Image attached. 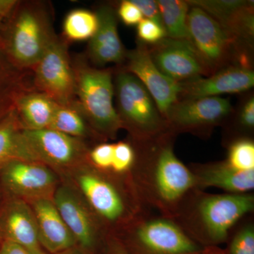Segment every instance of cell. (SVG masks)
<instances>
[{
  "label": "cell",
  "mask_w": 254,
  "mask_h": 254,
  "mask_svg": "<svg viewBox=\"0 0 254 254\" xmlns=\"http://www.w3.org/2000/svg\"><path fill=\"white\" fill-rule=\"evenodd\" d=\"M6 19L0 47L16 68L32 71L58 36L53 24V7L46 1H18Z\"/></svg>",
  "instance_id": "cell-1"
},
{
  "label": "cell",
  "mask_w": 254,
  "mask_h": 254,
  "mask_svg": "<svg viewBox=\"0 0 254 254\" xmlns=\"http://www.w3.org/2000/svg\"><path fill=\"white\" fill-rule=\"evenodd\" d=\"M71 62L78 108L96 133L115 138L123 127L114 103V71L95 67L84 55H76Z\"/></svg>",
  "instance_id": "cell-2"
},
{
  "label": "cell",
  "mask_w": 254,
  "mask_h": 254,
  "mask_svg": "<svg viewBox=\"0 0 254 254\" xmlns=\"http://www.w3.org/2000/svg\"><path fill=\"white\" fill-rule=\"evenodd\" d=\"M113 81L115 109L123 128L143 143L173 133L153 97L136 76L118 66Z\"/></svg>",
  "instance_id": "cell-3"
},
{
  "label": "cell",
  "mask_w": 254,
  "mask_h": 254,
  "mask_svg": "<svg viewBox=\"0 0 254 254\" xmlns=\"http://www.w3.org/2000/svg\"><path fill=\"white\" fill-rule=\"evenodd\" d=\"M187 28L190 41L210 76L231 65L252 67L253 46L237 41L198 6L190 5Z\"/></svg>",
  "instance_id": "cell-4"
},
{
  "label": "cell",
  "mask_w": 254,
  "mask_h": 254,
  "mask_svg": "<svg viewBox=\"0 0 254 254\" xmlns=\"http://www.w3.org/2000/svg\"><path fill=\"white\" fill-rule=\"evenodd\" d=\"M68 44L63 36L57 37L32 70L35 89L62 106L76 103L74 73Z\"/></svg>",
  "instance_id": "cell-5"
},
{
  "label": "cell",
  "mask_w": 254,
  "mask_h": 254,
  "mask_svg": "<svg viewBox=\"0 0 254 254\" xmlns=\"http://www.w3.org/2000/svg\"><path fill=\"white\" fill-rule=\"evenodd\" d=\"M168 134L155 140L150 155L152 189L159 201L167 206L178 203L195 187L194 174L177 158Z\"/></svg>",
  "instance_id": "cell-6"
},
{
  "label": "cell",
  "mask_w": 254,
  "mask_h": 254,
  "mask_svg": "<svg viewBox=\"0 0 254 254\" xmlns=\"http://www.w3.org/2000/svg\"><path fill=\"white\" fill-rule=\"evenodd\" d=\"M254 197L250 193L208 195L198 205V215L209 242H225L229 232L241 218L253 211Z\"/></svg>",
  "instance_id": "cell-7"
},
{
  "label": "cell",
  "mask_w": 254,
  "mask_h": 254,
  "mask_svg": "<svg viewBox=\"0 0 254 254\" xmlns=\"http://www.w3.org/2000/svg\"><path fill=\"white\" fill-rule=\"evenodd\" d=\"M230 100L220 96L180 98L169 110L170 131L200 132L218 126L232 113Z\"/></svg>",
  "instance_id": "cell-8"
},
{
  "label": "cell",
  "mask_w": 254,
  "mask_h": 254,
  "mask_svg": "<svg viewBox=\"0 0 254 254\" xmlns=\"http://www.w3.org/2000/svg\"><path fill=\"white\" fill-rule=\"evenodd\" d=\"M125 248L130 254H192L203 250L166 219L142 223L137 227L130 247Z\"/></svg>",
  "instance_id": "cell-9"
},
{
  "label": "cell",
  "mask_w": 254,
  "mask_h": 254,
  "mask_svg": "<svg viewBox=\"0 0 254 254\" xmlns=\"http://www.w3.org/2000/svg\"><path fill=\"white\" fill-rule=\"evenodd\" d=\"M147 46L152 61L159 71L177 83L210 76L188 40L165 37L156 44Z\"/></svg>",
  "instance_id": "cell-10"
},
{
  "label": "cell",
  "mask_w": 254,
  "mask_h": 254,
  "mask_svg": "<svg viewBox=\"0 0 254 254\" xmlns=\"http://www.w3.org/2000/svg\"><path fill=\"white\" fill-rule=\"evenodd\" d=\"M120 67L131 73L143 83L166 119L169 110L179 100L180 83L159 71L152 61L148 46L138 42L134 49L127 50L126 59Z\"/></svg>",
  "instance_id": "cell-11"
},
{
  "label": "cell",
  "mask_w": 254,
  "mask_h": 254,
  "mask_svg": "<svg viewBox=\"0 0 254 254\" xmlns=\"http://www.w3.org/2000/svg\"><path fill=\"white\" fill-rule=\"evenodd\" d=\"M23 135L35 163L67 166L86 155V146L80 138L55 130L23 129Z\"/></svg>",
  "instance_id": "cell-12"
},
{
  "label": "cell",
  "mask_w": 254,
  "mask_h": 254,
  "mask_svg": "<svg viewBox=\"0 0 254 254\" xmlns=\"http://www.w3.org/2000/svg\"><path fill=\"white\" fill-rule=\"evenodd\" d=\"M95 13L98 20V28L88 43L87 59L95 67L102 68L108 64L122 66L127 50L119 36L116 8L111 3H103Z\"/></svg>",
  "instance_id": "cell-13"
},
{
  "label": "cell",
  "mask_w": 254,
  "mask_h": 254,
  "mask_svg": "<svg viewBox=\"0 0 254 254\" xmlns=\"http://www.w3.org/2000/svg\"><path fill=\"white\" fill-rule=\"evenodd\" d=\"M213 18L237 41L253 46L254 4L245 0H187Z\"/></svg>",
  "instance_id": "cell-14"
},
{
  "label": "cell",
  "mask_w": 254,
  "mask_h": 254,
  "mask_svg": "<svg viewBox=\"0 0 254 254\" xmlns=\"http://www.w3.org/2000/svg\"><path fill=\"white\" fill-rule=\"evenodd\" d=\"M254 86L252 68L231 65L211 76L198 77L180 83V98H203L248 91Z\"/></svg>",
  "instance_id": "cell-15"
},
{
  "label": "cell",
  "mask_w": 254,
  "mask_h": 254,
  "mask_svg": "<svg viewBox=\"0 0 254 254\" xmlns=\"http://www.w3.org/2000/svg\"><path fill=\"white\" fill-rule=\"evenodd\" d=\"M41 247L51 254H58L76 247V240L60 216L54 202L46 197L33 201Z\"/></svg>",
  "instance_id": "cell-16"
},
{
  "label": "cell",
  "mask_w": 254,
  "mask_h": 254,
  "mask_svg": "<svg viewBox=\"0 0 254 254\" xmlns=\"http://www.w3.org/2000/svg\"><path fill=\"white\" fill-rule=\"evenodd\" d=\"M53 202L78 247L86 254H95L98 241L94 226L78 198L68 189L60 187L55 193Z\"/></svg>",
  "instance_id": "cell-17"
},
{
  "label": "cell",
  "mask_w": 254,
  "mask_h": 254,
  "mask_svg": "<svg viewBox=\"0 0 254 254\" xmlns=\"http://www.w3.org/2000/svg\"><path fill=\"white\" fill-rule=\"evenodd\" d=\"M5 185L16 194L43 197L56 182L54 174L44 164L15 160L6 164Z\"/></svg>",
  "instance_id": "cell-18"
},
{
  "label": "cell",
  "mask_w": 254,
  "mask_h": 254,
  "mask_svg": "<svg viewBox=\"0 0 254 254\" xmlns=\"http://www.w3.org/2000/svg\"><path fill=\"white\" fill-rule=\"evenodd\" d=\"M78 182L92 208L100 216L111 222L123 216L125 202L111 183L93 173L82 174L78 177Z\"/></svg>",
  "instance_id": "cell-19"
},
{
  "label": "cell",
  "mask_w": 254,
  "mask_h": 254,
  "mask_svg": "<svg viewBox=\"0 0 254 254\" xmlns=\"http://www.w3.org/2000/svg\"><path fill=\"white\" fill-rule=\"evenodd\" d=\"M193 173L195 187H215L228 193H249L254 189V170L239 171L230 167L225 160L200 165Z\"/></svg>",
  "instance_id": "cell-20"
},
{
  "label": "cell",
  "mask_w": 254,
  "mask_h": 254,
  "mask_svg": "<svg viewBox=\"0 0 254 254\" xmlns=\"http://www.w3.org/2000/svg\"><path fill=\"white\" fill-rule=\"evenodd\" d=\"M5 240L21 246L29 252L41 248L36 217L23 202H15L5 214L4 221Z\"/></svg>",
  "instance_id": "cell-21"
},
{
  "label": "cell",
  "mask_w": 254,
  "mask_h": 254,
  "mask_svg": "<svg viewBox=\"0 0 254 254\" xmlns=\"http://www.w3.org/2000/svg\"><path fill=\"white\" fill-rule=\"evenodd\" d=\"M58 104L34 88L18 98L15 110L23 129L40 130L49 127Z\"/></svg>",
  "instance_id": "cell-22"
},
{
  "label": "cell",
  "mask_w": 254,
  "mask_h": 254,
  "mask_svg": "<svg viewBox=\"0 0 254 254\" xmlns=\"http://www.w3.org/2000/svg\"><path fill=\"white\" fill-rule=\"evenodd\" d=\"M23 129L15 109L0 122V164L15 160L35 163Z\"/></svg>",
  "instance_id": "cell-23"
},
{
  "label": "cell",
  "mask_w": 254,
  "mask_h": 254,
  "mask_svg": "<svg viewBox=\"0 0 254 254\" xmlns=\"http://www.w3.org/2000/svg\"><path fill=\"white\" fill-rule=\"evenodd\" d=\"M157 3L166 37L190 41L187 28L190 9L188 2L183 0H158Z\"/></svg>",
  "instance_id": "cell-24"
},
{
  "label": "cell",
  "mask_w": 254,
  "mask_h": 254,
  "mask_svg": "<svg viewBox=\"0 0 254 254\" xmlns=\"http://www.w3.org/2000/svg\"><path fill=\"white\" fill-rule=\"evenodd\" d=\"M89 127L76 102L71 106L58 105L48 128L81 139L89 134Z\"/></svg>",
  "instance_id": "cell-25"
},
{
  "label": "cell",
  "mask_w": 254,
  "mask_h": 254,
  "mask_svg": "<svg viewBox=\"0 0 254 254\" xmlns=\"http://www.w3.org/2000/svg\"><path fill=\"white\" fill-rule=\"evenodd\" d=\"M95 12L84 9H73L66 15L63 23V37L69 41H89L98 28Z\"/></svg>",
  "instance_id": "cell-26"
},
{
  "label": "cell",
  "mask_w": 254,
  "mask_h": 254,
  "mask_svg": "<svg viewBox=\"0 0 254 254\" xmlns=\"http://www.w3.org/2000/svg\"><path fill=\"white\" fill-rule=\"evenodd\" d=\"M227 163L235 170L242 172L254 170V143L249 138H240L234 141L228 150Z\"/></svg>",
  "instance_id": "cell-27"
},
{
  "label": "cell",
  "mask_w": 254,
  "mask_h": 254,
  "mask_svg": "<svg viewBox=\"0 0 254 254\" xmlns=\"http://www.w3.org/2000/svg\"><path fill=\"white\" fill-rule=\"evenodd\" d=\"M136 160V153L133 146L127 142L114 143L113 159L111 169L115 173H123L133 166Z\"/></svg>",
  "instance_id": "cell-28"
},
{
  "label": "cell",
  "mask_w": 254,
  "mask_h": 254,
  "mask_svg": "<svg viewBox=\"0 0 254 254\" xmlns=\"http://www.w3.org/2000/svg\"><path fill=\"white\" fill-rule=\"evenodd\" d=\"M136 30L138 42L146 46L156 44L166 37L163 26L147 18H143L140 21Z\"/></svg>",
  "instance_id": "cell-29"
},
{
  "label": "cell",
  "mask_w": 254,
  "mask_h": 254,
  "mask_svg": "<svg viewBox=\"0 0 254 254\" xmlns=\"http://www.w3.org/2000/svg\"><path fill=\"white\" fill-rule=\"evenodd\" d=\"M227 254H254L253 225H247L237 232L232 239Z\"/></svg>",
  "instance_id": "cell-30"
},
{
  "label": "cell",
  "mask_w": 254,
  "mask_h": 254,
  "mask_svg": "<svg viewBox=\"0 0 254 254\" xmlns=\"http://www.w3.org/2000/svg\"><path fill=\"white\" fill-rule=\"evenodd\" d=\"M114 143H101L89 153L92 163L98 168L111 169L113 159Z\"/></svg>",
  "instance_id": "cell-31"
},
{
  "label": "cell",
  "mask_w": 254,
  "mask_h": 254,
  "mask_svg": "<svg viewBox=\"0 0 254 254\" xmlns=\"http://www.w3.org/2000/svg\"><path fill=\"white\" fill-rule=\"evenodd\" d=\"M117 14L125 25L128 26H136L143 19V15L131 0H123L119 4Z\"/></svg>",
  "instance_id": "cell-32"
},
{
  "label": "cell",
  "mask_w": 254,
  "mask_h": 254,
  "mask_svg": "<svg viewBox=\"0 0 254 254\" xmlns=\"http://www.w3.org/2000/svg\"><path fill=\"white\" fill-rule=\"evenodd\" d=\"M239 123L246 130L253 129L254 127V98L249 95L244 100L239 110Z\"/></svg>",
  "instance_id": "cell-33"
},
{
  "label": "cell",
  "mask_w": 254,
  "mask_h": 254,
  "mask_svg": "<svg viewBox=\"0 0 254 254\" xmlns=\"http://www.w3.org/2000/svg\"><path fill=\"white\" fill-rule=\"evenodd\" d=\"M131 1L141 11L142 15L145 17L144 18L154 21L163 26L157 1H154V0H131Z\"/></svg>",
  "instance_id": "cell-34"
},
{
  "label": "cell",
  "mask_w": 254,
  "mask_h": 254,
  "mask_svg": "<svg viewBox=\"0 0 254 254\" xmlns=\"http://www.w3.org/2000/svg\"><path fill=\"white\" fill-rule=\"evenodd\" d=\"M0 254H31V252L13 242L4 241L0 245Z\"/></svg>",
  "instance_id": "cell-35"
},
{
  "label": "cell",
  "mask_w": 254,
  "mask_h": 254,
  "mask_svg": "<svg viewBox=\"0 0 254 254\" xmlns=\"http://www.w3.org/2000/svg\"><path fill=\"white\" fill-rule=\"evenodd\" d=\"M17 0H0V18L9 17L17 5Z\"/></svg>",
  "instance_id": "cell-36"
},
{
  "label": "cell",
  "mask_w": 254,
  "mask_h": 254,
  "mask_svg": "<svg viewBox=\"0 0 254 254\" xmlns=\"http://www.w3.org/2000/svg\"><path fill=\"white\" fill-rule=\"evenodd\" d=\"M104 254H130L123 244L116 241H112L105 247Z\"/></svg>",
  "instance_id": "cell-37"
},
{
  "label": "cell",
  "mask_w": 254,
  "mask_h": 254,
  "mask_svg": "<svg viewBox=\"0 0 254 254\" xmlns=\"http://www.w3.org/2000/svg\"><path fill=\"white\" fill-rule=\"evenodd\" d=\"M192 254H227L226 252L223 251L219 250L218 249H203L200 252Z\"/></svg>",
  "instance_id": "cell-38"
},
{
  "label": "cell",
  "mask_w": 254,
  "mask_h": 254,
  "mask_svg": "<svg viewBox=\"0 0 254 254\" xmlns=\"http://www.w3.org/2000/svg\"><path fill=\"white\" fill-rule=\"evenodd\" d=\"M58 254H88L86 252H83V250H81L79 247H73V248L70 249L64 252H61V253Z\"/></svg>",
  "instance_id": "cell-39"
},
{
  "label": "cell",
  "mask_w": 254,
  "mask_h": 254,
  "mask_svg": "<svg viewBox=\"0 0 254 254\" xmlns=\"http://www.w3.org/2000/svg\"><path fill=\"white\" fill-rule=\"evenodd\" d=\"M31 254H48L46 252H45L44 251L42 250L41 248L37 249V250H35L33 251H31Z\"/></svg>",
  "instance_id": "cell-40"
},
{
  "label": "cell",
  "mask_w": 254,
  "mask_h": 254,
  "mask_svg": "<svg viewBox=\"0 0 254 254\" xmlns=\"http://www.w3.org/2000/svg\"><path fill=\"white\" fill-rule=\"evenodd\" d=\"M1 21H2V19H1V18H0V29H1Z\"/></svg>",
  "instance_id": "cell-41"
}]
</instances>
